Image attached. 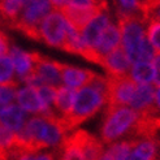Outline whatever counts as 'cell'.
<instances>
[{
    "label": "cell",
    "instance_id": "8992f818",
    "mask_svg": "<svg viewBox=\"0 0 160 160\" xmlns=\"http://www.w3.org/2000/svg\"><path fill=\"white\" fill-rule=\"evenodd\" d=\"M108 90H107V108L120 107L129 104L133 94L137 89V82H134L130 76L121 77H107Z\"/></svg>",
    "mask_w": 160,
    "mask_h": 160
},
{
    "label": "cell",
    "instance_id": "44dd1931",
    "mask_svg": "<svg viewBox=\"0 0 160 160\" xmlns=\"http://www.w3.org/2000/svg\"><path fill=\"white\" fill-rule=\"evenodd\" d=\"M26 0H0V12L3 17L14 22L20 16Z\"/></svg>",
    "mask_w": 160,
    "mask_h": 160
},
{
    "label": "cell",
    "instance_id": "5b68a950",
    "mask_svg": "<svg viewBox=\"0 0 160 160\" xmlns=\"http://www.w3.org/2000/svg\"><path fill=\"white\" fill-rule=\"evenodd\" d=\"M68 20L61 11H51L39 25V39L51 47L64 48L68 33Z\"/></svg>",
    "mask_w": 160,
    "mask_h": 160
},
{
    "label": "cell",
    "instance_id": "30bf717a",
    "mask_svg": "<svg viewBox=\"0 0 160 160\" xmlns=\"http://www.w3.org/2000/svg\"><path fill=\"white\" fill-rule=\"evenodd\" d=\"M34 74L39 77L43 85H50L58 87L61 82V64L53 60L42 58L41 55L37 56V62L34 68Z\"/></svg>",
    "mask_w": 160,
    "mask_h": 160
},
{
    "label": "cell",
    "instance_id": "603a6c76",
    "mask_svg": "<svg viewBox=\"0 0 160 160\" xmlns=\"http://www.w3.org/2000/svg\"><path fill=\"white\" fill-rule=\"evenodd\" d=\"M146 37L154 50L160 52V21L159 20H150L146 29Z\"/></svg>",
    "mask_w": 160,
    "mask_h": 160
},
{
    "label": "cell",
    "instance_id": "ffe728a7",
    "mask_svg": "<svg viewBox=\"0 0 160 160\" xmlns=\"http://www.w3.org/2000/svg\"><path fill=\"white\" fill-rule=\"evenodd\" d=\"M59 160H86L82 147L74 139L73 135H67L62 145L58 148Z\"/></svg>",
    "mask_w": 160,
    "mask_h": 160
},
{
    "label": "cell",
    "instance_id": "4fadbf2b",
    "mask_svg": "<svg viewBox=\"0 0 160 160\" xmlns=\"http://www.w3.org/2000/svg\"><path fill=\"white\" fill-rule=\"evenodd\" d=\"M120 43H121V31H120V28L109 23L104 29V31L102 33L99 41H98V44L95 47V52L99 56L100 61L106 55H108L113 50L118 48Z\"/></svg>",
    "mask_w": 160,
    "mask_h": 160
},
{
    "label": "cell",
    "instance_id": "e575fe53",
    "mask_svg": "<svg viewBox=\"0 0 160 160\" xmlns=\"http://www.w3.org/2000/svg\"><path fill=\"white\" fill-rule=\"evenodd\" d=\"M7 107V104H4V103H2V102H0V112H2L4 108Z\"/></svg>",
    "mask_w": 160,
    "mask_h": 160
},
{
    "label": "cell",
    "instance_id": "cb8c5ba5",
    "mask_svg": "<svg viewBox=\"0 0 160 160\" xmlns=\"http://www.w3.org/2000/svg\"><path fill=\"white\" fill-rule=\"evenodd\" d=\"M16 94H17V82L12 81L8 83L0 85V102L4 104H11L16 100Z\"/></svg>",
    "mask_w": 160,
    "mask_h": 160
},
{
    "label": "cell",
    "instance_id": "d4e9b609",
    "mask_svg": "<svg viewBox=\"0 0 160 160\" xmlns=\"http://www.w3.org/2000/svg\"><path fill=\"white\" fill-rule=\"evenodd\" d=\"M118 3V16H125V14H134L141 12V4L138 0H117Z\"/></svg>",
    "mask_w": 160,
    "mask_h": 160
},
{
    "label": "cell",
    "instance_id": "4dcf8cb0",
    "mask_svg": "<svg viewBox=\"0 0 160 160\" xmlns=\"http://www.w3.org/2000/svg\"><path fill=\"white\" fill-rule=\"evenodd\" d=\"M50 2H51L52 7L56 8V9H59V11H61L62 8L67 5V0H50Z\"/></svg>",
    "mask_w": 160,
    "mask_h": 160
},
{
    "label": "cell",
    "instance_id": "7a4b0ae2",
    "mask_svg": "<svg viewBox=\"0 0 160 160\" xmlns=\"http://www.w3.org/2000/svg\"><path fill=\"white\" fill-rule=\"evenodd\" d=\"M138 117L139 112L125 106L107 108L106 120L102 126V142L112 143L129 132H133Z\"/></svg>",
    "mask_w": 160,
    "mask_h": 160
},
{
    "label": "cell",
    "instance_id": "d590c367",
    "mask_svg": "<svg viewBox=\"0 0 160 160\" xmlns=\"http://www.w3.org/2000/svg\"><path fill=\"white\" fill-rule=\"evenodd\" d=\"M2 17H3V14H2V12H0V20H2Z\"/></svg>",
    "mask_w": 160,
    "mask_h": 160
},
{
    "label": "cell",
    "instance_id": "8fae6325",
    "mask_svg": "<svg viewBox=\"0 0 160 160\" xmlns=\"http://www.w3.org/2000/svg\"><path fill=\"white\" fill-rule=\"evenodd\" d=\"M9 56L13 61L14 73L17 76L18 81L23 82L25 78L34 72L38 53H30L14 46L9 51Z\"/></svg>",
    "mask_w": 160,
    "mask_h": 160
},
{
    "label": "cell",
    "instance_id": "5bb4252c",
    "mask_svg": "<svg viewBox=\"0 0 160 160\" xmlns=\"http://www.w3.org/2000/svg\"><path fill=\"white\" fill-rule=\"evenodd\" d=\"M103 9H106V8H103ZM103 9H100V8H77V7L65 5L61 9V13L72 26H74L78 31H81L86 26V23L99 11Z\"/></svg>",
    "mask_w": 160,
    "mask_h": 160
},
{
    "label": "cell",
    "instance_id": "836d02e7",
    "mask_svg": "<svg viewBox=\"0 0 160 160\" xmlns=\"http://www.w3.org/2000/svg\"><path fill=\"white\" fill-rule=\"evenodd\" d=\"M156 2H160V0H145L142 4H141V8L139 9H143V8H147V7H150V5H152V4H155Z\"/></svg>",
    "mask_w": 160,
    "mask_h": 160
},
{
    "label": "cell",
    "instance_id": "f1b7e54d",
    "mask_svg": "<svg viewBox=\"0 0 160 160\" xmlns=\"http://www.w3.org/2000/svg\"><path fill=\"white\" fill-rule=\"evenodd\" d=\"M9 52V43H8V38L5 37V34H3L0 31V56L8 55Z\"/></svg>",
    "mask_w": 160,
    "mask_h": 160
},
{
    "label": "cell",
    "instance_id": "7402d4cb",
    "mask_svg": "<svg viewBox=\"0 0 160 160\" xmlns=\"http://www.w3.org/2000/svg\"><path fill=\"white\" fill-rule=\"evenodd\" d=\"M14 77V67L11 56H0V85L12 82Z\"/></svg>",
    "mask_w": 160,
    "mask_h": 160
},
{
    "label": "cell",
    "instance_id": "d6a6232c",
    "mask_svg": "<svg viewBox=\"0 0 160 160\" xmlns=\"http://www.w3.org/2000/svg\"><path fill=\"white\" fill-rule=\"evenodd\" d=\"M37 160H56L52 154H41L37 155Z\"/></svg>",
    "mask_w": 160,
    "mask_h": 160
},
{
    "label": "cell",
    "instance_id": "7c38bea8",
    "mask_svg": "<svg viewBox=\"0 0 160 160\" xmlns=\"http://www.w3.org/2000/svg\"><path fill=\"white\" fill-rule=\"evenodd\" d=\"M95 76H97V73H94L89 69L62 65L61 64V82L68 87H72V89L77 90L79 87L87 85L92 81Z\"/></svg>",
    "mask_w": 160,
    "mask_h": 160
},
{
    "label": "cell",
    "instance_id": "9a60e30c",
    "mask_svg": "<svg viewBox=\"0 0 160 160\" xmlns=\"http://www.w3.org/2000/svg\"><path fill=\"white\" fill-rule=\"evenodd\" d=\"M0 122L17 134L26 122V112L18 104L11 103L0 112Z\"/></svg>",
    "mask_w": 160,
    "mask_h": 160
},
{
    "label": "cell",
    "instance_id": "e0dca14e",
    "mask_svg": "<svg viewBox=\"0 0 160 160\" xmlns=\"http://www.w3.org/2000/svg\"><path fill=\"white\" fill-rule=\"evenodd\" d=\"M76 89H72L68 86H60L56 90V97L53 102V111L59 117H65L73 106L74 97H76Z\"/></svg>",
    "mask_w": 160,
    "mask_h": 160
},
{
    "label": "cell",
    "instance_id": "d6986e66",
    "mask_svg": "<svg viewBox=\"0 0 160 160\" xmlns=\"http://www.w3.org/2000/svg\"><path fill=\"white\" fill-rule=\"evenodd\" d=\"M129 76L137 83H152L155 79V68L152 62L137 61L132 64Z\"/></svg>",
    "mask_w": 160,
    "mask_h": 160
},
{
    "label": "cell",
    "instance_id": "52a82bcc",
    "mask_svg": "<svg viewBox=\"0 0 160 160\" xmlns=\"http://www.w3.org/2000/svg\"><path fill=\"white\" fill-rule=\"evenodd\" d=\"M16 102L17 104L29 113H35V115H47L51 113L53 109L48 108L47 104L43 102L42 97L39 95V91L37 87L25 85L21 89H17L16 94Z\"/></svg>",
    "mask_w": 160,
    "mask_h": 160
},
{
    "label": "cell",
    "instance_id": "1f68e13d",
    "mask_svg": "<svg viewBox=\"0 0 160 160\" xmlns=\"http://www.w3.org/2000/svg\"><path fill=\"white\" fill-rule=\"evenodd\" d=\"M154 103H155L156 108L160 111V85L158 86V89L155 90V99H154Z\"/></svg>",
    "mask_w": 160,
    "mask_h": 160
},
{
    "label": "cell",
    "instance_id": "ac0fdd59",
    "mask_svg": "<svg viewBox=\"0 0 160 160\" xmlns=\"http://www.w3.org/2000/svg\"><path fill=\"white\" fill-rule=\"evenodd\" d=\"M158 151L156 138L137 139L130 151V160H155Z\"/></svg>",
    "mask_w": 160,
    "mask_h": 160
},
{
    "label": "cell",
    "instance_id": "277c9868",
    "mask_svg": "<svg viewBox=\"0 0 160 160\" xmlns=\"http://www.w3.org/2000/svg\"><path fill=\"white\" fill-rule=\"evenodd\" d=\"M50 0H26L20 16L13 25L26 35L39 39V25L43 18L52 11Z\"/></svg>",
    "mask_w": 160,
    "mask_h": 160
},
{
    "label": "cell",
    "instance_id": "9c48e42d",
    "mask_svg": "<svg viewBox=\"0 0 160 160\" xmlns=\"http://www.w3.org/2000/svg\"><path fill=\"white\" fill-rule=\"evenodd\" d=\"M99 65H102L107 70L109 77H121V76H128L132 62L126 56L122 47H118V48L106 55L102 59Z\"/></svg>",
    "mask_w": 160,
    "mask_h": 160
},
{
    "label": "cell",
    "instance_id": "ba28073f",
    "mask_svg": "<svg viewBox=\"0 0 160 160\" xmlns=\"http://www.w3.org/2000/svg\"><path fill=\"white\" fill-rule=\"evenodd\" d=\"M109 23H111L109 16L106 12V9H103L95 14L94 17L86 23V26L79 31L85 44L89 47V48L95 51V47L98 44V41H99L102 33L104 31V29Z\"/></svg>",
    "mask_w": 160,
    "mask_h": 160
},
{
    "label": "cell",
    "instance_id": "2e32d148",
    "mask_svg": "<svg viewBox=\"0 0 160 160\" xmlns=\"http://www.w3.org/2000/svg\"><path fill=\"white\" fill-rule=\"evenodd\" d=\"M155 99V89L150 83H138L135 89L133 98L129 103L130 108L137 112H143L152 108Z\"/></svg>",
    "mask_w": 160,
    "mask_h": 160
},
{
    "label": "cell",
    "instance_id": "f546056e",
    "mask_svg": "<svg viewBox=\"0 0 160 160\" xmlns=\"http://www.w3.org/2000/svg\"><path fill=\"white\" fill-rule=\"evenodd\" d=\"M154 68H155V79H154V82L155 85H160V52L158 53V56H155L154 60Z\"/></svg>",
    "mask_w": 160,
    "mask_h": 160
},
{
    "label": "cell",
    "instance_id": "4316f807",
    "mask_svg": "<svg viewBox=\"0 0 160 160\" xmlns=\"http://www.w3.org/2000/svg\"><path fill=\"white\" fill-rule=\"evenodd\" d=\"M67 5L77 8H106V3L103 0H67Z\"/></svg>",
    "mask_w": 160,
    "mask_h": 160
},
{
    "label": "cell",
    "instance_id": "83f0119b",
    "mask_svg": "<svg viewBox=\"0 0 160 160\" xmlns=\"http://www.w3.org/2000/svg\"><path fill=\"white\" fill-rule=\"evenodd\" d=\"M145 20L150 21V20H159L160 21V2H156L155 4L150 5L147 8H143L141 9Z\"/></svg>",
    "mask_w": 160,
    "mask_h": 160
},
{
    "label": "cell",
    "instance_id": "3957f363",
    "mask_svg": "<svg viewBox=\"0 0 160 160\" xmlns=\"http://www.w3.org/2000/svg\"><path fill=\"white\" fill-rule=\"evenodd\" d=\"M143 20L145 17H143L142 12L118 16V28L121 31L122 43L121 47L132 64L138 60L141 47L147 39L145 26H143Z\"/></svg>",
    "mask_w": 160,
    "mask_h": 160
},
{
    "label": "cell",
    "instance_id": "484cf974",
    "mask_svg": "<svg viewBox=\"0 0 160 160\" xmlns=\"http://www.w3.org/2000/svg\"><path fill=\"white\" fill-rule=\"evenodd\" d=\"M39 95L42 97L43 102L47 104V107L53 109V102H55V97H56V90L58 87L55 86H50V85H43V86H39L37 87Z\"/></svg>",
    "mask_w": 160,
    "mask_h": 160
},
{
    "label": "cell",
    "instance_id": "6da1fadb",
    "mask_svg": "<svg viewBox=\"0 0 160 160\" xmlns=\"http://www.w3.org/2000/svg\"><path fill=\"white\" fill-rule=\"evenodd\" d=\"M108 81L107 77L97 74L92 81L79 87L76 91V97L70 112L65 117H60L62 126L67 132L76 129L87 118L94 116L107 103Z\"/></svg>",
    "mask_w": 160,
    "mask_h": 160
}]
</instances>
